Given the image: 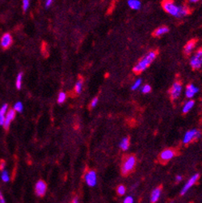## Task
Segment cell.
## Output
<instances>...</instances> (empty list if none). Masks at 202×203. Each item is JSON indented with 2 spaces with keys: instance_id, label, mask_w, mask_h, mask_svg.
<instances>
[{
  "instance_id": "30",
  "label": "cell",
  "mask_w": 202,
  "mask_h": 203,
  "mask_svg": "<svg viewBox=\"0 0 202 203\" xmlns=\"http://www.w3.org/2000/svg\"><path fill=\"white\" fill-rule=\"evenodd\" d=\"M98 101H99L98 97H94L93 100L91 101V104H90V108H91V109L95 108V107L97 105V104H98Z\"/></svg>"
},
{
  "instance_id": "8",
  "label": "cell",
  "mask_w": 202,
  "mask_h": 203,
  "mask_svg": "<svg viewBox=\"0 0 202 203\" xmlns=\"http://www.w3.org/2000/svg\"><path fill=\"white\" fill-rule=\"evenodd\" d=\"M47 190V185L43 180H38L35 186V193L40 198L44 197Z\"/></svg>"
},
{
  "instance_id": "9",
  "label": "cell",
  "mask_w": 202,
  "mask_h": 203,
  "mask_svg": "<svg viewBox=\"0 0 202 203\" xmlns=\"http://www.w3.org/2000/svg\"><path fill=\"white\" fill-rule=\"evenodd\" d=\"M16 112L14 109H9L8 111L7 112V116L5 117V121H4V124H3V127L6 131H8L9 127L11 125V122L15 119L16 117Z\"/></svg>"
},
{
  "instance_id": "16",
  "label": "cell",
  "mask_w": 202,
  "mask_h": 203,
  "mask_svg": "<svg viewBox=\"0 0 202 203\" xmlns=\"http://www.w3.org/2000/svg\"><path fill=\"white\" fill-rule=\"evenodd\" d=\"M169 32V28L167 26H160L156 29L153 32V36L155 37H160L164 34L167 33Z\"/></svg>"
},
{
  "instance_id": "36",
  "label": "cell",
  "mask_w": 202,
  "mask_h": 203,
  "mask_svg": "<svg viewBox=\"0 0 202 203\" xmlns=\"http://www.w3.org/2000/svg\"><path fill=\"white\" fill-rule=\"evenodd\" d=\"M189 3H197V2H199L200 0H188Z\"/></svg>"
},
{
  "instance_id": "5",
  "label": "cell",
  "mask_w": 202,
  "mask_h": 203,
  "mask_svg": "<svg viewBox=\"0 0 202 203\" xmlns=\"http://www.w3.org/2000/svg\"><path fill=\"white\" fill-rule=\"evenodd\" d=\"M183 89V84L182 82L179 80H176L171 85V88L169 89V96L172 100H177L180 97V94Z\"/></svg>"
},
{
  "instance_id": "15",
  "label": "cell",
  "mask_w": 202,
  "mask_h": 203,
  "mask_svg": "<svg viewBox=\"0 0 202 203\" xmlns=\"http://www.w3.org/2000/svg\"><path fill=\"white\" fill-rule=\"evenodd\" d=\"M162 185H159L158 187L155 188L153 190V192L151 193V197H150V202L151 203H156L158 201V198L160 197L161 192H162Z\"/></svg>"
},
{
  "instance_id": "29",
  "label": "cell",
  "mask_w": 202,
  "mask_h": 203,
  "mask_svg": "<svg viewBox=\"0 0 202 203\" xmlns=\"http://www.w3.org/2000/svg\"><path fill=\"white\" fill-rule=\"evenodd\" d=\"M29 2L30 0H23V12H26L29 8Z\"/></svg>"
},
{
  "instance_id": "14",
  "label": "cell",
  "mask_w": 202,
  "mask_h": 203,
  "mask_svg": "<svg viewBox=\"0 0 202 203\" xmlns=\"http://www.w3.org/2000/svg\"><path fill=\"white\" fill-rule=\"evenodd\" d=\"M199 177H200L199 174L194 175V176H193V177H192V178H191V179L188 180V182L187 183L186 185H185V186L184 187L183 190L181 191V193H180V195H184V193H186L187 191H188V190L190 188L192 187V185H194L195 183L197 182V180L199 179Z\"/></svg>"
},
{
  "instance_id": "34",
  "label": "cell",
  "mask_w": 202,
  "mask_h": 203,
  "mask_svg": "<svg viewBox=\"0 0 202 203\" xmlns=\"http://www.w3.org/2000/svg\"><path fill=\"white\" fill-rule=\"evenodd\" d=\"M181 180L182 177H180V176H177V177H176V182H179V181H180Z\"/></svg>"
},
{
  "instance_id": "20",
  "label": "cell",
  "mask_w": 202,
  "mask_h": 203,
  "mask_svg": "<svg viewBox=\"0 0 202 203\" xmlns=\"http://www.w3.org/2000/svg\"><path fill=\"white\" fill-rule=\"evenodd\" d=\"M130 138L129 137H125L121 140V143H120V147L121 148V150L123 151H126L129 148V146H130Z\"/></svg>"
},
{
  "instance_id": "3",
  "label": "cell",
  "mask_w": 202,
  "mask_h": 203,
  "mask_svg": "<svg viewBox=\"0 0 202 203\" xmlns=\"http://www.w3.org/2000/svg\"><path fill=\"white\" fill-rule=\"evenodd\" d=\"M137 164V158L134 155H124L122 157L121 171L123 177H128L133 172Z\"/></svg>"
},
{
  "instance_id": "27",
  "label": "cell",
  "mask_w": 202,
  "mask_h": 203,
  "mask_svg": "<svg viewBox=\"0 0 202 203\" xmlns=\"http://www.w3.org/2000/svg\"><path fill=\"white\" fill-rule=\"evenodd\" d=\"M1 177H2L3 181H4V182L9 181V176H8V172L7 170H3V172H2V175H1Z\"/></svg>"
},
{
  "instance_id": "11",
  "label": "cell",
  "mask_w": 202,
  "mask_h": 203,
  "mask_svg": "<svg viewBox=\"0 0 202 203\" xmlns=\"http://www.w3.org/2000/svg\"><path fill=\"white\" fill-rule=\"evenodd\" d=\"M85 180L89 186H95L96 184V173L93 170H90L85 175Z\"/></svg>"
},
{
  "instance_id": "13",
  "label": "cell",
  "mask_w": 202,
  "mask_h": 203,
  "mask_svg": "<svg viewBox=\"0 0 202 203\" xmlns=\"http://www.w3.org/2000/svg\"><path fill=\"white\" fill-rule=\"evenodd\" d=\"M198 91H199V89L197 88L194 84L190 83V84H188L186 87V89H185V96H186L188 99L192 100V97H194L195 95L198 92Z\"/></svg>"
},
{
  "instance_id": "24",
  "label": "cell",
  "mask_w": 202,
  "mask_h": 203,
  "mask_svg": "<svg viewBox=\"0 0 202 203\" xmlns=\"http://www.w3.org/2000/svg\"><path fill=\"white\" fill-rule=\"evenodd\" d=\"M14 109H15V111L16 112H23V104L21 103V102H17V103H16L15 104V105H14Z\"/></svg>"
},
{
  "instance_id": "33",
  "label": "cell",
  "mask_w": 202,
  "mask_h": 203,
  "mask_svg": "<svg viewBox=\"0 0 202 203\" xmlns=\"http://www.w3.org/2000/svg\"><path fill=\"white\" fill-rule=\"evenodd\" d=\"M53 3V0H46L45 1V7L46 8H49L50 6H51V4H52Z\"/></svg>"
},
{
  "instance_id": "35",
  "label": "cell",
  "mask_w": 202,
  "mask_h": 203,
  "mask_svg": "<svg viewBox=\"0 0 202 203\" xmlns=\"http://www.w3.org/2000/svg\"><path fill=\"white\" fill-rule=\"evenodd\" d=\"M72 203H79L78 202V199L77 198H75L72 200Z\"/></svg>"
},
{
  "instance_id": "17",
  "label": "cell",
  "mask_w": 202,
  "mask_h": 203,
  "mask_svg": "<svg viewBox=\"0 0 202 203\" xmlns=\"http://www.w3.org/2000/svg\"><path fill=\"white\" fill-rule=\"evenodd\" d=\"M8 104H3L2 108L0 109V125H3L4 124V121H5V114L6 112H8Z\"/></svg>"
},
{
  "instance_id": "19",
  "label": "cell",
  "mask_w": 202,
  "mask_h": 203,
  "mask_svg": "<svg viewBox=\"0 0 202 203\" xmlns=\"http://www.w3.org/2000/svg\"><path fill=\"white\" fill-rule=\"evenodd\" d=\"M128 5L133 10H138L141 8V2L139 0H129Z\"/></svg>"
},
{
  "instance_id": "12",
  "label": "cell",
  "mask_w": 202,
  "mask_h": 203,
  "mask_svg": "<svg viewBox=\"0 0 202 203\" xmlns=\"http://www.w3.org/2000/svg\"><path fill=\"white\" fill-rule=\"evenodd\" d=\"M197 39H192L187 42L186 45L184 47V54L188 56L192 53L193 50L195 49V47L197 45Z\"/></svg>"
},
{
  "instance_id": "21",
  "label": "cell",
  "mask_w": 202,
  "mask_h": 203,
  "mask_svg": "<svg viewBox=\"0 0 202 203\" xmlns=\"http://www.w3.org/2000/svg\"><path fill=\"white\" fill-rule=\"evenodd\" d=\"M83 78H79V79L77 81V83H75V91L77 95H79V94L81 93L82 90H83Z\"/></svg>"
},
{
  "instance_id": "22",
  "label": "cell",
  "mask_w": 202,
  "mask_h": 203,
  "mask_svg": "<svg viewBox=\"0 0 202 203\" xmlns=\"http://www.w3.org/2000/svg\"><path fill=\"white\" fill-rule=\"evenodd\" d=\"M22 80H23V73L20 72L19 73L17 78H16V88L20 90L21 88V86H22Z\"/></svg>"
},
{
  "instance_id": "28",
  "label": "cell",
  "mask_w": 202,
  "mask_h": 203,
  "mask_svg": "<svg viewBox=\"0 0 202 203\" xmlns=\"http://www.w3.org/2000/svg\"><path fill=\"white\" fill-rule=\"evenodd\" d=\"M150 91H151V87L149 84H145V85H144L142 87V92H143L144 94L150 93Z\"/></svg>"
},
{
  "instance_id": "25",
  "label": "cell",
  "mask_w": 202,
  "mask_h": 203,
  "mask_svg": "<svg viewBox=\"0 0 202 203\" xmlns=\"http://www.w3.org/2000/svg\"><path fill=\"white\" fill-rule=\"evenodd\" d=\"M126 192V189L124 185H119L117 189V193L119 196H123Z\"/></svg>"
},
{
  "instance_id": "7",
  "label": "cell",
  "mask_w": 202,
  "mask_h": 203,
  "mask_svg": "<svg viewBox=\"0 0 202 203\" xmlns=\"http://www.w3.org/2000/svg\"><path fill=\"white\" fill-rule=\"evenodd\" d=\"M200 131L198 130H191L188 131L185 135H184V140L183 143L184 144H189V143L194 142L195 140H197V138H200Z\"/></svg>"
},
{
  "instance_id": "10",
  "label": "cell",
  "mask_w": 202,
  "mask_h": 203,
  "mask_svg": "<svg viewBox=\"0 0 202 203\" xmlns=\"http://www.w3.org/2000/svg\"><path fill=\"white\" fill-rule=\"evenodd\" d=\"M13 43V39L10 33H4L3 37H1V41H0V45L3 48V50H8L9 49L11 45Z\"/></svg>"
},
{
  "instance_id": "37",
  "label": "cell",
  "mask_w": 202,
  "mask_h": 203,
  "mask_svg": "<svg viewBox=\"0 0 202 203\" xmlns=\"http://www.w3.org/2000/svg\"><path fill=\"white\" fill-rule=\"evenodd\" d=\"M0 194H2V193H1V192H0Z\"/></svg>"
},
{
  "instance_id": "26",
  "label": "cell",
  "mask_w": 202,
  "mask_h": 203,
  "mask_svg": "<svg viewBox=\"0 0 202 203\" xmlns=\"http://www.w3.org/2000/svg\"><path fill=\"white\" fill-rule=\"evenodd\" d=\"M141 84H142V79L138 78V79H137V80L133 83V84L132 87H131V90H132V91L137 90V89L141 86Z\"/></svg>"
},
{
  "instance_id": "31",
  "label": "cell",
  "mask_w": 202,
  "mask_h": 203,
  "mask_svg": "<svg viewBox=\"0 0 202 203\" xmlns=\"http://www.w3.org/2000/svg\"><path fill=\"white\" fill-rule=\"evenodd\" d=\"M124 203H133L132 197H127V198H124Z\"/></svg>"
},
{
  "instance_id": "2",
  "label": "cell",
  "mask_w": 202,
  "mask_h": 203,
  "mask_svg": "<svg viewBox=\"0 0 202 203\" xmlns=\"http://www.w3.org/2000/svg\"><path fill=\"white\" fill-rule=\"evenodd\" d=\"M158 54V50H152L149 51L146 54L138 61L137 64L134 66L133 71L137 75H139L143 71H145L150 66Z\"/></svg>"
},
{
  "instance_id": "38",
  "label": "cell",
  "mask_w": 202,
  "mask_h": 203,
  "mask_svg": "<svg viewBox=\"0 0 202 203\" xmlns=\"http://www.w3.org/2000/svg\"><path fill=\"white\" fill-rule=\"evenodd\" d=\"M0 195H2V194H0Z\"/></svg>"
},
{
  "instance_id": "23",
  "label": "cell",
  "mask_w": 202,
  "mask_h": 203,
  "mask_svg": "<svg viewBox=\"0 0 202 203\" xmlns=\"http://www.w3.org/2000/svg\"><path fill=\"white\" fill-rule=\"evenodd\" d=\"M66 94L63 91H61L58 95V97H57L58 104H63L66 101Z\"/></svg>"
},
{
  "instance_id": "1",
  "label": "cell",
  "mask_w": 202,
  "mask_h": 203,
  "mask_svg": "<svg viewBox=\"0 0 202 203\" xmlns=\"http://www.w3.org/2000/svg\"><path fill=\"white\" fill-rule=\"evenodd\" d=\"M161 5L167 13L177 18H182L188 16L192 12V9L188 6L176 5L173 0H163Z\"/></svg>"
},
{
  "instance_id": "18",
  "label": "cell",
  "mask_w": 202,
  "mask_h": 203,
  "mask_svg": "<svg viewBox=\"0 0 202 203\" xmlns=\"http://www.w3.org/2000/svg\"><path fill=\"white\" fill-rule=\"evenodd\" d=\"M195 101L193 100H189L188 101L184 104V107H183V109H182V112L183 113H188V112L192 109V107L194 106Z\"/></svg>"
},
{
  "instance_id": "6",
  "label": "cell",
  "mask_w": 202,
  "mask_h": 203,
  "mask_svg": "<svg viewBox=\"0 0 202 203\" xmlns=\"http://www.w3.org/2000/svg\"><path fill=\"white\" fill-rule=\"evenodd\" d=\"M189 64L192 70H198L202 67V48L199 49L190 58Z\"/></svg>"
},
{
  "instance_id": "39",
  "label": "cell",
  "mask_w": 202,
  "mask_h": 203,
  "mask_svg": "<svg viewBox=\"0 0 202 203\" xmlns=\"http://www.w3.org/2000/svg\"><path fill=\"white\" fill-rule=\"evenodd\" d=\"M171 203H173V202H171Z\"/></svg>"
},
{
  "instance_id": "32",
  "label": "cell",
  "mask_w": 202,
  "mask_h": 203,
  "mask_svg": "<svg viewBox=\"0 0 202 203\" xmlns=\"http://www.w3.org/2000/svg\"><path fill=\"white\" fill-rule=\"evenodd\" d=\"M5 166H6L5 161H4L3 159H1V160H0V170H1V171H3Z\"/></svg>"
},
{
  "instance_id": "4",
  "label": "cell",
  "mask_w": 202,
  "mask_h": 203,
  "mask_svg": "<svg viewBox=\"0 0 202 203\" xmlns=\"http://www.w3.org/2000/svg\"><path fill=\"white\" fill-rule=\"evenodd\" d=\"M177 155V151L174 148H167L163 151L158 155V162L163 165H165L173 157Z\"/></svg>"
}]
</instances>
